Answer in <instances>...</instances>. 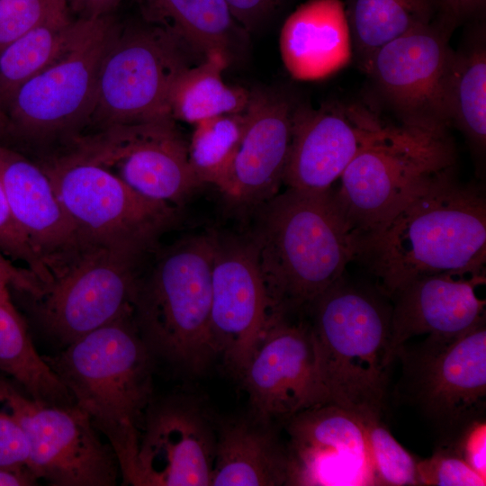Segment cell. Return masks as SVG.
Segmentation results:
<instances>
[{
	"label": "cell",
	"mask_w": 486,
	"mask_h": 486,
	"mask_svg": "<svg viewBox=\"0 0 486 486\" xmlns=\"http://www.w3.org/2000/svg\"><path fill=\"white\" fill-rule=\"evenodd\" d=\"M453 32L436 14L429 23L385 44L370 60L364 73L401 126L447 133L446 82Z\"/></svg>",
	"instance_id": "12"
},
{
	"label": "cell",
	"mask_w": 486,
	"mask_h": 486,
	"mask_svg": "<svg viewBox=\"0 0 486 486\" xmlns=\"http://www.w3.org/2000/svg\"><path fill=\"white\" fill-rule=\"evenodd\" d=\"M44 359L112 447L123 484L132 485L152 394L151 353L133 314L93 330Z\"/></svg>",
	"instance_id": "3"
},
{
	"label": "cell",
	"mask_w": 486,
	"mask_h": 486,
	"mask_svg": "<svg viewBox=\"0 0 486 486\" xmlns=\"http://www.w3.org/2000/svg\"><path fill=\"white\" fill-rule=\"evenodd\" d=\"M250 237L277 314L307 310L345 274L357 248L333 187L279 192L257 207Z\"/></svg>",
	"instance_id": "2"
},
{
	"label": "cell",
	"mask_w": 486,
	"mask_h": 486,
	"mask_svg": "<svg viewBox=\"0 0 486 486\" xmlns=\"http://www.w3.org/2000/svg\"><path fill=\"white\" fill-rule=\"evenodd\" d=\"M453 49L447 82L446 112L450 126L466 138L475 155L486 148V30L482 18L469 22Z\"/></svg>",
	"instance_id": "25"
},
{
	"label": "cell",
	"mask_w": 486,
	"mask_h": 486,
	"mask_svg": "<svg viewBox=\"0 0 486 486\" xmlns=\"http://www.w3.org/2000/svg\"><path fill=\"white\" fill-rule=\"evenodd\" d=\"M283 63L296 80L328 77L353 59L342 0H308L285 19L280 32Z\"/></svg>",
	"instance_id": "23"
},
{
	"label": "cell",
	"mask_w": 486,
	"mask_h": 486,
	"mask_svg": "<svg viewBox=\"0 0 486 486\" xmlns=\"http://www.w3.org/2000/svg\"><path fill=\"white\" fill-rule=\"evenodd\" d=\"M299 104L284 91H250L246 129L230 178L221 191L229 202L258 207L279 193Z\"/></svg>",
	"instance_id": "19"
},
{
	"label": "cell",
	"mask_w": 486,
	"mask_h": 486,
	"mask_svg": "<svg viewBox=\"0 0 486 486\" xmlns=\"http://www.w3.org/2000/svg\"><path fill=\"white\" fill-rule=\"evenodd\" d=\"M274 315L251 237L216 234L211 330L217 355L238 376Z\"/></svg>",
	"instance_id": "14"
},
{
	"label": "cell",
	"mask_w": 486,
	"mask_h": 486,
	"mask_svg": "<svg viewBox=\"0 0 486 486\" xmlns=\"http://www.w3.org/2000/svg\"><path fill=\"white\" fill-rule=\"evenodd\" d=\"M355 261L391 297L422 276L482 272L486 266V197L442 170L392 219L357 240Z\"/></svg>",
	"instance_id": "1"
},
{
	"label": "cell",
	"mask_w": 486,
	"mask_h": 486,
	"mask_svg": "<svg viewBox=\"0 0 486 486\" xmlns=\"http://www.w3.org/2000/svg\"><path fill=\"white\" fill-rule=\"evenodd\" d=\"M76 29V19L61 16L29 31L0 51V105L4 111L24 83L65 53Z\"/></svg>",
	"instance_id": "30"
},
{
	"label": "cell",
	"mask_w": 486,
	"mask_h": 486,
	"mask_svg": "<svg viewBox=\"0 0 486 486\" xmlns=\"http://www.w3.org/2000/svg\"><path fill=\"white\" fill-rule=\"evenodd\" d=\"M0 249L11 260L21 263L40 283L50 280V273L18 227L0 181Z\"/></svg>",
	"instance_id": "35"
},
{
	"label": "cell",
	"mask_w": 486,
	"mask_h": 486,
	"mask_svg": "<svg viewBox=\"0 0 486 486\" xmlns=\"http://www.w3.org/2000/svg\"><path fill=\"white\" fill-rule=\"evenodd\" d=\"M307 310L325 403L381 417L394 359L392 306L344 274Z\"/></svg>",
	"instance_id": "4"
},
{
	"label": "cell",
	"mask_w": 486,
	"mask_h": 486,
	"mask_svg": "<svg viewBox=\"0 0 486 486\" xmlns=\"http://www.w3.org/2000/svg\"><path fill=\"white\" fill-rule=\"evenodd\" d=\"M0 181L18 227L50 273L51 267L85 243L65 212L45 170L1 145Z\"/></svg>",
	"instance_id": "22"
},
{
	"label": "cell",
	"mask_w": 486,
	"mask_h": 486,
	"mask_svg": "<svg viewBox=\"0 0 486 486\" xmlns=\"http://www.w3.org/2000/svg\"><path fill=\"white\" fill-rule=\"evenodd\" d=\"M486 0H436V16L452 30L484 18Z\"/></svg>",
	"instance_id": "39"
},
{
	"label": "cell",
	"mask_w": 486,
	"mask_h": 486,
	"mask_svg": "<svg viewBox=\"0 0 486 486\" xmlns=\"http://www.w3.org/2000/svg\"><path fill=\"white\" fill-rule=\"evenodd\" d=\"M81 240L147 252L176 220L177 207L147 198L75 152L43 168Z\"/></svg>",
	"instance_id": "9"
},
{
	"label": "cell",
	"mask_w": 486,
	"mask_h": 486,
	"mask_svg": "<svg viewBox=\"0 0 486 486\" xmlns=\"http://www.w3.org/2000/svg\"><path fill=\"white\" fill-rule=\"evenodd\" d=\"M0 372L12 377L35 400L63 406L72 403L66 386L36 351L15 307L1 302Z\"/></svg>",
	"instance_id": "29"
},
{
	"label": "cell",
	"mask_w": 486,
	"mask_h": 486,
	"mask_svg": "<svg viewBox=\"0 0 486 486\" xmlns=\"http://www.w3.org/2000/svg\"><path fill=\"white\" fill-rule=\"evenodd\" d=\"M76 20V34L65 53L24 83L7 104V131L40 139L89 122L100 68L121 23L113 14Z\"/></svg>",
	"instance_id": "10"
},
{
	"label": "cell",
	"mask_w": 486,
	"mask_h": 486,
	"mask_svg": "<svg viewBox=\"0 0 486 486\" xmlns=\"http://www.w3.org/2000/svg\"><path fill=\"white\" fill-rule=\"evenodd\" d=\"M122 0H67L69 13L76 19H94L112 15Z\"/></svg>",
	"instance_id": "41"
},
{
	"label": "cell",
	"mask_w": 486,
	"mask_h": 486,
	"mask_svg": "<svg viewBox=\"0 0 486 486\" xmlns=\"http://www.w3.org/2000/svg\"><path fill=\"white\" fill-rule=\"evenodd\" d=\"M271 424L254 417L220 424L211 485H285L286 449Z\"/></svg>",
	"instance_id": "24"
},
{
	"label": "cell",
	"mask_w": 486,
	"mask_h": 486,
	"mask_svg": "<svg viewBox=\"0 0 486 486\" xmlns=\"http://www.w3.org/2000/svg\"><path fill=\"white\" fill-rule=\"evenodd\" d=\"M286 419L285 485H374L357 414L333 403H320Z\"/></svg>",
	"instance_id": "17"
},
{
	"label": "cell",
	"mask_w": 486,
	"mask_h": 486,
	"mask_svg": "<svg viewBox=\"0 0 486 486\" xmlns=\"http://www.w3.org/2000/svg\"><path fill=\"white\" fill-rule=\"evenodd\" d=\"M12 288L35 298L40 292V283L25 267L14 265L0 249V302L14 306L10 295Z\"/></svg>",
	"instance_id": "38"
},
{
	"label": "cell",
	"mask_w": 486,
	"mask_h": 486,
	"mask_svg": "<svg viewBox=\"0 0 486 486\" xmlns=\"http://www.w3.org/2000/svg\"><path fill=\"white\" fill-rule=\"evenodd\" d=\"M3 404L21 425L28 466L55 486H113L121 477L116 454L76 404H50L24 395L0 377Z\"/></svg>",
	"instance_id": "11"
},
{
	"label": "cell",
	"mask_w": 486,
	"mask_h": 486,
	"mask_svg": "<svg viewBox=\"0 0 486 486\" xmlns=\"http://www.w3.org/2000/svg\"><path fill=\"white\" fill-rule=\"evenodd\" d=\"M478 473L486 478V425L474 421L456 449Z\"/></svg>",
	"instance_id": "40"
},
{
	"label": "cell",
	"mask_w": 486,
	"mask_h": 486,
	"mask_svg": "<svg viewBox=\"0 0 486 486\" xmlns=\"http://www.w3.org/2000/svg\"><path fill=\"white\" fill-rule=\"evenodd\" d=\"M353 59L365 72L374 53L405 33L429 23L436 0H345Z\"/></svg>",
	"instance_id": "27"
},
{
	"label": "cell",
	"mask_w": 486,
	"mask_h": 486,
	"mask_svg": "<svg viewBox=\"0 0 486 486\" xmlns=\"http://www.w3.org/2000/svg\"><path fill=\"white\" fill-rule=\"evenodd\" d=\"M216 233L184 238L140 276L137 328L154 354L198 374L218 356L211 330L212 266Z\"/></svg>",
	"instance_id": "5"
},
{
	"label": "cell",
	"mask_w": 486,
	"mask_h": 486,
	"mask_svg": "<svg viewBox=\"0 0 486 486\" xmlns=\"http://www.w3.org/2000/svg\"><path fill=\"white\" fill-rule=\"evenodd\" d=\"M246 110L202 121L194 124L188 142L190 166L203 185L226 187L247 125Z\"/></svg>",
	"instance_id": "31"
},
{
	"label": "cell",
	"mask_w": 486,
	"mask_h": 486,
	"mask_svg": "<svg viewBox=\"0 0 486 486\" xmlns=\"http://www.w3.org/2000/svg\"><path fill=\"white\" fill-rule=\"evenodd\" d=\"M204 58L142 18L121 24L100 68L89 122L104 130L172 119L169 95L175 81Z\"/></svg>",
	"instance_id": "7"
},
{
	"label": "cell",
	"mask_w": 486,
	"mask_h": 486,
	"mask_svg": "<svg viewBox=\"0 0 486 486\" xmlns=\"http://www.w3.org/2000/svg\"><path fill=\"white\" fill-rule=\"evenodd\" d=\"M77 144L75 153L151 200L179 207L202 185L190 166L188 143L173 119L107 128Z\"/></svg>",
	"instance_id": "13"
},
{
	"label": "cell",
	"mask_w": 486,
	"mask_h": 486,
	"mask_svg": "<svg viewBox=\"0 0 486 486\" xmlns=\"http://www.w3.org/2000/svg\"><path fill=\"white\" fill-rule=\"evenodd\" d=\"M364 427L374 485H419L418 461L392 436L380 416H358Z\"/></svg>",
	"instance_id": "32"
},
{
	"label": "cell",
	"mask_w": 486,
	"mask_h": 486,
	"mask_svg": "<svg viewBox=\"0 0 486 486\" xmlns=\"http://www.w3.org/2000/svg\"><path fill=\"white\" fill-rule=\"evenodd\" d=\"M8 130V119L4 108L0 105V138Z\"/></svg>",
	"instance_id": "43"
},
{
	"label": "cell",
	"mask_w": 486,
	"mask_h": 486,
	"mask_svg": "<svg viewBox=\"0 0 486 486\" xmlns=\"http://www.w3.org/2000/svg\"><path fill=\"white\" fill-rule=\"evenodd\" d=\"M389 127L358 104L332 102L313 108L300 103L283 184L307 191L331 188L356 154Z\"/></svg>",
	"instance_id": "18"
},
{
	"label": "cell",
	"mask_w": 486,
	"mask_h": 486,
	"mask_svg": "<svg viewBox=\"0 0 486 486\" xmlns=\"http://www.w3.org/2000/svg\"><path fill=\"white\" fill-rule=\"evenodd\" d=\"M217 432L192 398L150 403L143 421L132 485H211Z\"/></svg>",
	"instance_id": "15"
},
{
	"label": "cell",
	"mask_w": 486,
	"mask_h": 486,
	"mask_svg": "<svg viewBox=\"0 0 486 486\" xmlns=\"http://www.w3.org/2000/svg\"><path fill=\"white\" fill-rule=\"evenodd\" d=\"M238 23L250 32L274 17L288 0H225Z\"/></svg>",
	"instance_id": "37"
},
{
	"label": "cell",
	"mask_w": 486,
	"mask_h": 486,
	"mask_svg": "<svg viewBox=\"0 0 486 486\" xmlns=\"http://www.w3.org/2000/svg\"><path fill=\"white\" fill-rule=\"evenodd\" d=\"M420 350L415 363L414 391L431 418L453 427L484 406L485 322L452 339L428 338Z\"/></svg>",
	"instance_id": "20"
},
{
	"label": "cell",
	"mask_w": 486,
	"mask_h": 486,
	"mask_svg": "<svg viewBox=\"0 0 486 486\" xmlns=\"http://www.w3.org/2000/svg\"><path fill=\"white\" fill-rule=\"evenodd\" d=\"M485 271L451 272L419 277L390 298L391 350L393 356L413 337L448 340L485 322V300L478 291Z\"/></svg>",
	"instance_id": "21"
},
{
	"label": "cell",
	"mask_w": 486,
	"mask_h": 486,
	"mask_svg": "<svg viewBox=\"0 0 486 486\" xmlns=\"http://www.w3.org/2000/svg\"><path fill=\"white\" fill-rule=\"evenodd\" d=\"M68 14L67 0H0V51L29 31Z\"/></svg>",
	"instance_id": "33"
},
{
	"label": "cell",
	"mask_w": 486,
	"mask_h": 486,
	"mask_svg": "<svg viewBox=\"0 0 486 486\" xmlns=\"http://www.w3.org/2000/svg\"><path fill=\"white\" fill-rule=\"evenodd\" d=\"M230 62L225 55L212 53L182 72L169 95L171 118L194 125L220 115L244 112L250 91L225 83L222 72Z\"/></svg>",
	"instance_id": "28"
},
{
	"label": "cell",
	"mask_w": 486,
	"mask_h": 486,
	"mask_svg": "<svg viewBox=\"0 0 486 486\" xmlns=\"http://www.w3.org/2000/svg\"><path fill=\"white\" fill-rule=\"evenodd\" d=\"M445 135L390 126L364 146L340 176L337 200L357 240L375 231L454 165Z\"/></svg>",
	"instance_id": "6"
},
{
	"label": "cell",
	"mask_w": 486,
	"mask_h": 486,
	"mask_svg": "<svg viewBox=\"0 0 486 486\" xmlns=\"http://www.w3.org/2000/svg\"><path fill=\"white\" fill-rule=\"evenodd\" d=\"M38 480L27 464L0 465V486H31Z\"/></svg>",
	"instance_id": "42"
},
{
	"label": "cell",
	"mask_w": 486,
	"mask_h": 486,
	"mask_svg": "<svg viewBox=\"0 0 486 486\" xmlns=\"http://www.w3.org/2000/svg\"><path fill=\"white\" fill-rule=\"evenodd\" d=\"M145 252L84 243L50 269L34 298L37 318L52 338L69 345L122 316L133 314Z\"/></svg>",
	"instance_id": "8"
},
{
	"label": "cell",
	"mask_w": 486,
	"mask_h": 486,
	"mask_svg": "<svg viewBox=\"0 0 486 486\" xmlns=\"http://www.w3.org/2000/svg\"><path fill=\"white\" fill-rule=\"evenodd\" d=\"M141 18L167 30L202 58L212 53L230 61L246 31L225 0H135Z\"/></svg>",
	"instance_id": "26"
},
{
	"label": "cell",
	"mask_w": 486,
	"mask_h": 486,
	"mask_svg": "<svg viewBox=\"0 0 486 486\" xmlns=\"http://www.w3.org/2000/svg\"><path fill=\"white\" fill-rule=\"evenodd\" d=\"M419 485L484 486L486 478L478 473L457 450H439L417 463Z\"/></svg>",
	"instance_id": "34"
},
{
	"label": "cell",
	"mask_w": 486,
	"mask_h": 486,
	"mask_svg": "<svg viewBox=\"0 0 486 486\" xmlns=\"http://www.w3.org/2000/svg\"><path fill=\"white\" fill-rule=\"evenodd\" d=\"M253 417L272 423L325 403L309 322L273 317L239 376Z\"/></svg>",
	"instance_id": "16"
},
{
	"label": "cell",
	"mask_w": 486,
	"mask_h": 486,
	"mask_svg": "<svg viewBox=\"0 0 486 486\" xmlns=\"http://www.w3.org/2000/svg\"><path fill=\"white\" fill-rule=\"evenodd\" d=\"M28 458L25 434L0 397V465L27 464Z\"/></svg>",
	"instance_id": "36"
}]
</instances>
